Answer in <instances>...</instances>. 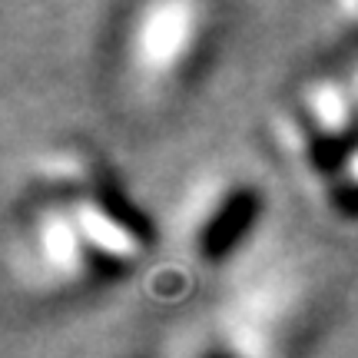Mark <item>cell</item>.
I'll return each instance as SVG.
<instances>
[{"mask_svg": "<svg viewBox=\"0 0 358 358\" xmlns=\"http://www.w3.org/2000/svg\"><path fill=\"white\" fill-rule=\"evenodd\" d=\"M209 7L189 0H159L133 13L127 27V64L136 80L173 83L192 66L209 34Z\"/></svg>", "mask_w": 358, "mask_h": 358, "instance_id": "7a4b0ae2", "label": "cell"}, {"mask_svg": "<svg viewBox=\"0 0 358 358\" xmlns=\"http://www.w3.org/2000/svg\"><path fill=\"white\" fill-rule=\"evenodd\" d=\"M17 229L27 275L53 289L113 279L150 249L140 209L83 156H50L34 169Z\"/></svg>", "mask_w": 358, "mask_h": 358, "instance_id": "6da1fadb", "label": "cell"}, {"mask_svg": "<svg viewBox=\"0 0 358 358\" xmlns=\"http://www.w3.org/2000/svg\"><path fill=\"white\" fill-rule=\"evenodd\" d=\"M256 216L252 186H245L243 179H213V186H206L196 196L192 213L186 216V232L196 256L206 262L229 256L249 236V226Z\"/></svg>", "mask_w": 358, "mask_h": 358, "instance_id": "3957f363", "label": "cell"}]
</instances>
